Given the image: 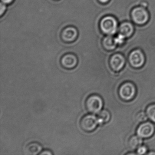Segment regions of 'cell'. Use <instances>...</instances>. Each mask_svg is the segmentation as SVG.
<instances>
[{
    "label": "cell",
    "instance_id": "cell-18",
    "mask_svg": "<svg viewBox=\"0 0 155 155\" xmlns=\"http://www.w3.org/2000/svg\"><path fill=\"white\" fill-rule=\"evenodd\" d=\"M125 38H126L123 35L120 33L117 37L115 38V40L117 44L120 45V44L124 43Z\"/></svg>",
    "mask_w": 155,
    "mask_h": 155
},
{
    "label": "cell",
    "instance_id": "cell-20",
    "mask_svg": "<svg viewBox=\"0 0 155 155\" xmlns=\"http://www.w3.org/2000/svg\"><path fill=\"white\" fill-rule=\"evenodd\" d=\"M53 153H52L51 150H49L46 149L41 151V152L40 153V155H52Z\"/></svg>",
    "mask_w": 155,
    "mask_h": 155
},
{
    "label": "cell",
    "instance_id": "cell-23",
    "mask_svg": "<svg viewBox=\"0 0 155 155\" xmlns=\"http://www.w3.org/2000/svg\"><path fill=\"white\" fill-rule=\"evenodd\" d=\"M101 2H103V3H106V2H108L109 0H99Z\"/></svg>",
    "mask_w": 155,
    "mask_h": 155
},
{
    "label": "cell",
    "instance_id": "cell-8",
    "mask_svg": "<svg viewBox=\"0 0 155 155\" xmlns=\"http://www.w3.org/2000/svg\"><path fill=\"white\" fill-rule=\"evenodd\" d=\"M155 130L154 125L150 122L142 123L138 127L137 134L141 138H149L153 135Z\"/></svg>",
    "mask_w": 155,
    "mask_h": 155
},
{
    "label": "cell",
    "instance_id": "cell-12",
    "mask_svg": "<svg viewBox=\"0 0 155 155\" xmlns=\"http://www.w3.org/2000/svg\"><path fill=\"white\" fill-rule=\"evenodd\" d=\"M77 34V31L75 28H68L63 31L62 37L67 41H71L76 38Z\"/></svg>",
    "mask_w": 155,
    "mask_h": 155
},
{
    "label": "cell",
    "instance_id": "cell-5",
    "mask_svg": "<svg viewBox=\"0 0 155 155\" xmlns=\"http://www.w3.org/2000/svg\"><path fill=\"white\" fill-rule=\"evenodd\" d=\"M131 16L133 21L137 24H145L149 19V14L143 7H138L132 10Z\"/></svg>",
    "mask_w": 155,
    "mask_h": 155
},
{
    "label": "cell",
    "instance_id": "cell-4",
    "mask_svg": "<svg viewBox=\"0 0 155 155\" xmlns=\"http://www.w3.org/2000/svg\"><path fill=\"white\" fill-rule=\"evenodd\" d=\"M60 63L61 67L64 69L71 70L77 67L78 60L76 55L72 53H68L61 57Z\"/></svg>",
    "mask_w": 155,
    "mask_h": 155
},
{
    "label": "cell",
    "instance_id": "cell-17",
    "mask_svg": "<svg viewBox=\"0 0 155 155\" xmlns=\"http://www.w3.org/2000/svg\"><path fill=\"white\" fill-rule=\"evenodd\" d=\"M136 119L138 122H144L147 119V115L144 111H139L136 114Z\"/></svg>",
    "mask_w": 155,
    "mask_h": 155
},
{
    "label": "cell",
    "instance_id": "cell-22",
    "mask_svg": "<svg viewBox=\"0 0 155 155\" xmlns=\"http://www.w3.org/2000/svg\"><path fill=\"white\" fill-rule=\"evenodd\" d=\"M13 0H2V1L3 3L8 4V3H11L12 2Z\"/></svg>",
    "mask_w": 155,
    "mask_h": 155
},
{
    "label": "cell",
    "instance_id": "cell-2",
    "mask_svg": "<svg viewBox=\"0 0 155 155\" xmlns=\"http://www.w3.org/2000/svg\"><path fill=\"white\" fill-rule=\"evenodd\" d=\"M80 127L84 132L90 133L94 131L99 124L97 117L92 114L84 115L80 120Z\"/></svg>",
    "mask_w": 155,
    "mask_h": 155
},
{
    "label": "cell",
    "instance_id": "cell-15",
    "mask_svg": "<svg viewBox=\"0 0 155 155\" xmlns=\"http://www.w3.org/2000/svg\"><path fill=\"white\" fill-rule=\"evenodd\" d=\"M97 118L99 124H102L107 123L110 119V113L108 110H103L98 113Z\"/></svg>",
    "mask_w": 155,
    "mask_h": 155
},
{
    "label": "cell",
    "instance_id": "cell-21",
    "mask_svg": "<svg viewBox=\"0 0 155 155\" xmlns=\"http://www.w3.org/2000/svg\"><path fill=\"white\" fill-rule=\"evenodd\" d=\"M0 6H0V14H1V16H2V14L4 13V12H5V10L6 9V7L4 3H3L2 2L1 3Z\"/></svg>",
    "mask_w": 155,
    "mask_h": 155
},
{
    "label": "cell",
    "instance_id": "cell-1",
    "mask_svg": "<svg viewBox=\"0 0 155 155\" xmlns=\"http://www.w3.org/2000/svg\"><path fill=\"white\" fill-rule=\"evenodd\" d=\"M85 107L91 114H98L101 111L103 101L101 97L97 94H91L87 97L85 100Z\"/></svg>",
    "mask_w": 155,
    "mask_h": 155
},
{
    "label": "cell",
    "instance_id": "cell-19",
    "mask_svg": "<svg viewBox=\"0 0 155 155\" xmlns=\"http://www.w3.org/2000/svg\"><path fill=\"white\" fill-rule=\"evenodd\" d=\"M147 151V148L145 146H141L139 147L138 148L137 152L139 155H143L146 154Z\"/></svg>",
    "mask_w": 155,
    "mask_h": 155
},
{
    "label": "cell",
    "instance_id": "cell-14",
    "mask_svg": "<svg viewBox=\"0 0 155 155\" xmlns=\"http://www.w3.org/2000/svg\"><path fill=\"white\" fill-rule=\"evenodd\" d=\"M103 44L104 48L107 50H114L117 45L115 38L111 37V35H109L104 38Z\"/></svg>",
    "mask_w": 155,
    "mask_h": 155
},
{
    "label": "cell",
    "instance_id": "cell-16",
    "mask_svg": "<svg viewBox=\"0 0 155 155\" xmlns=\"http://www.w3.org/2000/svg\"><path fill=\"white\" fill-rule=\"evenodd\" d=\"M147 114L150 120L155 122V104H151L148 107Z\"/></svg>",
    "mask_w": 155,
    "mask_h": 155
},
{
    "label": "cell",
    "instance_id": "cell-13",
    "mask_svg": "<svg viewBox=\"0 0 155 155\" xmlns=\"http://www.w3.org/2000/svg\"><path fill=\"white\" fill-rule=\"evenodd\" d=\"M142 140L139 136H133L130 138L128 141L129 147L132 150L137 149L142 145Z\"/></svg>",
    "mask_w": 155,
    "mask_h": 155
},
{
    "label": "cell",
    "instance_id": "cell-11",
    "mask_svg": "<svg viewBox=\"0 0 155 155\" xmlns=\"http://www.w3.org/2000/svg\"><path fill=\"white\" fill-rule=\"evenodd\" d=\"M120 33L125 38H129L132 35L134 31V28L131 23L125 22L121 24L119 28Z\"/></svg>",
    "mask_w": 155,
    "mask_h": 155
},
{
    "label": "cell",
    "instance_id": "cell-7",
    "mask_svg": "<svg viewBox=\"0 0 155 155\" xmlns=\"http://www.w3.org/2000/svg\"><path fill=\"white\" fill-rule=\"evenodd\" d=\"M145 61L144 54L139 50L134 51L130 55V63L134 68H140L143 66Z\"/></svg>",
    "mask_w": 155,
    "mask_h": 155
},
{
    "label": "cell",
    "instance_id": "cell-6",
    "mask_svg": "<svg viewBox=\"0 0 155 155\" xmlns=\"http://www.w3.org/2000/svg\"><path fill=\"white\" fill-rule=\"evenodd\" d=\"M136 94V88L131 82H126L120 88L119 95L122 99L129 101L132 99Z\"/></svg>",
    "mask_w": 155,
    "mask_h": 155
},
{
    "label": "cell",
    "instance_id": "cell-10",
    "mask_svg": "<svg viewBox=\"0 0 155 155\" xmlns=\"http://www.w3.org/2000/svg\"><path fill=\"white\" fill-rule=\"evenodd\" d=\"M42 150L41 144L38 142H31L25 147V153L28 155H39Z\"/></svg>",
    "mask_w": 155,
    "mask_h": 155
},
{
    "label": "cell",
    "instance_id": "cell-9",
    "mask_svg": "<svg viewBox=\"0 0 155 155\" xmlns=\"http://www.w3.org/2000/svg\"><path fill=\"white\" fill-rule=\"evenodd\" d=\"M125 59L124 57L120 54L113 55L110 61V65L111 68L116 71H120L124 67Z\"/></svg>",
    "mask_w": 155,
    "mask_h": 155
},
{
    "label": "cell",
    "instance_id": "cell-3",
    "mask_svg": "<svg viewBox=\"0 0 155 155\" xmlns=\"http://www.w3.org/2000/svg\"><path fill=\"white\" fill-rule=\"evenodd\" d=\"M101 28L105 34L113 35L117 31V22L113 17L110 16L105 17L101 22Z\"/></svg>",
    "mask_w": 155,
    "mask_h": 155
}]
</instances>
